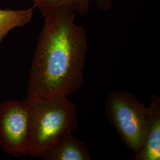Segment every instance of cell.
Returning <instances> with one entry per match:
<instances>
[{
	"instance_id": "1",
	"label": "cell",
	"mask_w": 160,
	"mask_h": 160,
	"mask_svg": "<svg viewBox=\"0 0 160 160\" xmlns=\"http://www.w3.org/2000/svg\"><path fill=\"white\" fill-rule=\"evenodd\" d=\"M45 24L29 71L28 97L67 96L79 90L88 51L84 27L75 12L61 7L41 10Z\"/></svg>"
},
{
	"instance_id": "2",
	"label": "cell",
	"mask_w": 160,
	"mask_h": 160,
	"mask_svg": "<svg viewBox=\"0 0 160 160\" xmlns=\"http://www.w3.org/2000/svg\"><path fill=\"white\" fill-rule=\"evenodd\" d=\"M29 114V155L40 157L67 132L78 127L76 107L68 96L28 97L24 100Z\"/></svg>"
},
{
	"instance_id": "3",
	"label": "cell",
	"mask_w": 160,
	"mask_h": 160,
	"mask_svg": "<svg viewBox=\"0 0 160 160\" xmlns=\"http://www.w3.org/2000/svg\"><path fill=\"white\" fill-rule=\"evenodd\" d=\"M148 108L136 96L126 91L110 94L106 113L120 138L136 154L143 142Z\"/></svg>"
},
{
	"instance_id": "4",
	"label": "cell",
	"mask_w": 160,
	"mask_h": 160,
	"mask_svg": "<svg viewBox=\"0 0 160 160\" xmlns=\"http://www.w3.org/2000/svg\"><path fill=\"white\" fill-rule=\"evenodd\" d=\"M0 146L16 157L29 155V110L25 100L0 103Z\"/></svg>"
},
{
	"instance_id": "5",
	"label": "cell",
	"mask_w": 160,
	"mask_h": 160,
	"mask_svg": "<svg viewBox=\"0 0 160 160\" xmlns=\"http://www.w3.org/2000/svg\"><path fill=\"white\" fill-rule=\"evenodd\" d=\"M160 98L151 97L142 144L133 157L135 160H160Z\"/></svg>"
},
{
	"instance_id": "6",
	"label": "cell",
	"mask_w": 160,
	"mask_h": 160,
	"mask_svg": "<svg viewBox=\"0 0 160 160\" xmlns=\"http://www.w3.org/2000/svg\"><path fill=\"white\" fill-rule=\"evenodd\" d=\"M45 160H90L91 156L83 142L67 132L40 156Z\"/></svg>"
},
{
	"instance_id": "7",
	"label": "cell",
	"mask_w": 160,
	"mask_h": 160,
	"mask_svg": "<svg viewBox=\"0 0 160 160\" xmlns=\"http://www.w3.org/2000/svg\"><path fill=\"white\" fill-rule=\"evenodd\" d=\"M36 7L34 6L26 10L0 9V45L12 29L23 27L31 21Z\"/></svg>"
},
{
	"instance_id": "8",
	"label": "cell",
	"mask_w": 160,
	"mask_h": 160,
	"mask_svg": "<svg viewBox=\"0 0 160 160\" xmlns=\"http://www.w3.org/2000/svg\"><path fill=\"white\" fill-rule=\"evenodd\" d=\"M34 6L40 10L66 7L80 16L86 15L89 11L92 0H32Z\"/></svg>"
},
{
	"instance_id": "9",
	"label": "cell",
	"mask_w": 160,
	"mask_h": 160,
	"mask_svg": "<svg viewBox=\"0 0 160 160\" xmlns=\"http://www.w3.org/2000/svg\"><path fill=\"white\" fill-rule=\"evenodd\" d=\"M97 7L102 11L107 12L112 7V0H96Z\"/></svg>"
}]
</instances>
